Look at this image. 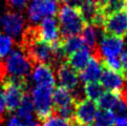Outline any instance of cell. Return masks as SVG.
I'll use <instances>...</instances> for the list:
<instances>
[{
  "instance_id": "5b68a950",
  "label": "cell",
  "mask_w": 127,
  "mask_h": 126,
  "mask_svg": "<svg viewBox=\"0 0 127 126\" xmlns=\"http://www.w3.org/2000/svg\"><path fill=\"white\" fill-rule=\"evenodd\" d=\"M123 47V38L102 34V39L99 43L98 48L94 53H92V57L96 58L100 62H102L104 59H107V58L118 57V55H120L122 53Z\"/></svg>"
},
{
  "instance_id": "8fae6325",
  "label": "cell",
  "mask_w": 127,
  "mask_h": 126,
  "mask_svg": "<svg viewBox=\"0 0 127 126\" xmlns=\"http://www.w3.org/2000/svg\"><path fill=\"white\" fill-rule=\"evenodd\" d=\"M57 79L60 83V86L65 87L70 92L76 91L79 85V74L74 70L67 63H63L55 69Z\"/></svg>"
},
{
  "instance_id": "ba28073f",
  "label": "cell",
  "mask_w": 127,
  "mask_h": 126,
  "mask_svg": "<svg viewBox=\"0 0 127 126\" xmlns=\"http://www.w3.org/2000/svg\"><path fill=\"white\" fill-rule=\"evenodd\" d=\"M97 112L98 106L96 102L88 99H82L76 102L74 122L84 126H92L94 125Z\"/></svg>"
},
{
  "instance_id": "6da1fadb",
  "label": "cell",
  "mask_w": 127,
  "mask_h": 126,
  "mask_svg": "<svg viewBox=\"0 0 127 126\" xmlns=\"http://www.w3.org/2000/svg\"><path fill=\"white\" fill-rule=\"evenodd\" d=\"M58 22L61 38L78 36L87 26L80 8L70 4H62L58 10Z\"/></svg>"
},
{
  "instance_id": "9c48e42d",
  "label": "cell",
  "mask_w": 127,
  "mask_h": 126,
  "mask_svg": "<svg viewBox=\"0 0 127 126\" xmlns=\"http://www.w3.org/2000/svg\"><path fill=\"white\" fill-rule=\"evenodd\" d=\"M24 18L20 13L8 11L0 17V25L10 37H18L24 32Z\"/></svg>"
},
{
  "instance_id": "7c38bea8",
  "label": "cell",
  "mask_w": 127,
  "mask_h": 126,
  "mask_svg": "<svg viewBox=\"0 0 127 126\" xmlns=\"http://www.w3.org/2000/svg\"><path fill=\"white\" fill-rule=\"evenodd\" d=\"M54 70L55 69L48 64H36L32 70V78L36 85L54 88L56 83Z\"/></svg>"
},
{
  "instance_id": "ac0fdd59",
  "label": "cell",
  "mask_w": 127,
  "mask_h": 126,
  "mask_svg": "<svg viewBox=\"0 0 127 126\" xmlns=\"http://www.w3.org/2000/svg\"><path fill=\"white\" fill-rule=\"evenodd\" d=\"M59 44H60L66 58H68L72 53L79 51L80 48L85 46L84 40L80 36H71V37H67V38H61L60 41H59Z\"/></svg>"
},
{
  "instance_id": "5bb4252c",
  "label": "cell",
  "mask_w": 127,
  "mask_h": 126,
  "mask_svg": "<svg viewBox=\"0 0 127 126\" xmlns=\"http://www.w3.org/2000/svg\"><path fill=\"white\" fill-rule=\"evenodd\" d=\"M103 73V66L102 63L98 59L92 57L86 65L85 68L79 74V77L81 81L84 83H92V82H99L101 79V76Z\"/></svg>"
},
{
  "instance_id": "52a82bcc",
  "label": "cell",
  "mask_w": 127,
  "mask_h": 126,
  "mask_svg": "<svg viewBox=\"0 0 127 126\" xmlns=\"http://www.w3.org/2000/svg\"><path fill=\"white\" fill-rule=\"evenodd\" d=\"M103 34L125 38L127 36V12L123 11L104 19L102 25Z\"/></svg>"
},
{
  "instance_id": "4fadbf2b",
  "label": "cell",
  "mask_w": 127,
  "mask_h": 126,
  "mask_svg": "<svg viewBox=\"0 0 127 126\" xmlns=\"http://www.w3.org/2000/svg\"><path fill=\"white\" fill-rule=\"evenodd\" d=\"M124 81L125 79L120 74H117L115 71L103 66V73L101 79H100V83L103 85L104 88H106L110 92L120 93L121 89L125 86Z\"/></svg>"
},
{
  "instance_id": "3957f363",
  "label": "cell",
  "mask_w": 127,
  "mask_h": 126,
  "mask_svg": "<svg viewBox=\"0 0 127 126\" xmlns=\"http://www.w3.org/2000/svg\"><path fill=\"white\" fill-rule=\"evenodd\" d=\"M3 94L7 112L19 108L22 100L28 94V80L7 78L3 81Z\"/></svg>"
},
{
  "instance_id": "f546056e",
  "label": "cell",
  "mask_w": 127,
  "mask_h": 126,
  "mask_svg": "<svg viewBox=\"0 0 127 126\" xmlns=\"http://www.w3.org/2000/svg\"><path fill=\"white\" fill-rule=\"evenodd\" d=\"M60 3L62 4H66V3H68V2H71V0H58Z\"/></svg>"
},
{
  "instance_id": "2e32d148",
  "label": "cell",
  "mask_w": 127,
  "mask_h": 126,
  "mask_svg": "<svg viewBox=\"0 0 127 126\" xmlns=\"http://www.w3.org/2000/svg\"><path fill=\"white\" fill-rule=\"evenodd\" d=\"M90 54H92V52L86 46H84L82 48H80L79 51L72 53L67 58L66 63L74 70H76L77 73H81L86 67V65L88 64L90 58H92L90 57Z\"/></svg>"
},
{
  "instance_id": "9a60e30c",
  "label": "cell",
  "mask_w": 127,
  "mask_h": 126,
  "mask_svg": "<svg viewBox=\"0 0 127 126\" xmlns=\"http://www.w3.org/2000/svg\"><path fill=\"white\" fill-rule=\"evenodd\" d=\"M76 103V100L70 91L66 89L65 87L58 86L55 92L53 93V109L54 114H56L59 110H61L65 107L72 105Z\"/></svg>"
},
{
  "instance_id": "44dd1931",
  "label": "cell",
  "mask_w": 127,
  "mask_h": 126,
  "mask_svg": "<svg viewBox=\"0 0 127 126\" xmlns=\"http://www.w3.org/2000/svg\"><path fill=\"white\" fill-rule=\"evenodd\" d=\"M100 5L104 18H106L110 15L126 11V0H106L105 2L100 3Z\"/></svg>"
},
{
  "instance_id": "7402d4cb",
  "label": "cell",
  "mask_w": 127,
  "mask_h": 126,
  "mask_svg": "<svg viewBox=\"0 0 127 126\" xmlns=\"http://www.w3.org/2000/svg\"><path fill=\"white\" fill-rule=\"evenodd\" d=\"M83 91L88 100H92L94 102H97L102 97V94L105 93L104 92V86L100 82L85 83Z\"/></svg>"
},
{
  "instance_id": "7a4b0ae2",
  "label": "cell",
  "mask_w": 127,
  "mask_h": 126,
  "mask_svg": "<svg viewBox=\"0 0 127 126\" xmlns=\"http://www.w3.org/2000/svg\"><path fill=\"white\" fill-rule=\"evenodd\" d=\"M32 65L22 49L13 51L6 61H0V80L2 82L7 78L28 80Z\"/></svg>"
},
{
  "instance_id": "83f0119b",
  "label": "cell",
  "mask_w": 127,
  "mask_h": 126,
  "mask_svg": "<svg viewBox=\"0 0 127 126\" xmlns=\"http://www.w3.org/2000/svg\"><path fill=\"white\" fill-rule=\"evenodd\" d=\"M7 126H26L18 117H12L7 123Z\"/></svg>"
},
{
  "instance_id": "8992f818",
  "label": "cell",
  "mask_w": 127,
  "mask_h": 126,
  "mask_svg": "<svg viewBox=\"0 0 127 126\" xmlns=\"http://www.w3.org/2000/svg\"><path fill=\"white\" fill-rule=\"evenodd\" d=\"M58 2L49 0H33L28 8V15L30 21L36 25V23L42 21L46 17H54L58 13Z\"/></svg>"
},
{
  "instance_id": "d6986e66",
  "label": "cell",
  "mask_w": 127,
  "mask_h": 126,
  "mask_svg": "<svg viewBox=\"0 0 127 126\" xmlns=\"http://www.w3.org/2000/svg\"><path fill=\"white\" fill-rule=\"evenodd\" d=\"M101 29H98L94 25H87L82 32V36L85 46L87 47L92 53H94L98 48V31Z\"/></svg>"
},
{
  "instance_id": "e0dca14e",
  "label": "cell",
  "mask_w": 127,
  "mask_h": 126,
  "mask_svg": "<svg viewBox=\"0 0 127 126\" xmlns=\"http://www.w3.org/2000/svg\"><path fill=\"white\" fill-rule=\"evenodd\" d=\"M34 109H35V106L33 103V99L31 98L29 94H26L25 97L23 98V100H22L21 105L18 108L17 117L26 126H35L37 124V122L34 120V117H33Z\"/></svg>"
},
{
  "instance_id": "836d02e7",
  "label": "cell",
  "mask_w": 127,
  "mask_h": 126,
  "mask_svg": "<svg viewBox=\"0 0 127 126\" xmlns=\"http://www.w3.org/2000/svg\"><path fill=\"white\" fill-rule=\"evenodd\" d=\"M125 10H126V12H127V0H126V8H125Z\"/></svg>"
},
{
  "instance_id": "30bf717a",
  "label": "cell",
  "mask_w": 127,
  "mask_h": 126,
  "mask_svg": "<svg viewBox=\"0 0 127 126\" xmlns=\"http://www.w3.org/2000/svg\"><path fill=\"white\" fill-rule=\"evenodd\" d=\"M40 39L52 45L57 44L61 39L59 22L54 17H46L38 25Z\"/></svg>"
},
{
  "instance_id": "277c9868",
  "label": "cell",
  "mask_w": 127,
  "mask_h": 126,
  "mask_svg": "<svg viewBox=\"0 0 127 126\" xmlns=\"http://www.w3.org/2000/svg\"><path fill=\"white\" fill-rule=\"evenodd\" d=\"M53 88L36 85L32 91V99L40 123H43L54 115L53 109Z\"/></svg>"
},
{
  "instance_id": "484cf974",
  "label": "cell",
  "mask_w": 127,
  "mask_h": 126,
  "mask_svg": "<svg viewBox=\"0 0 127 126\" xmlns=\"http://www.w3.org/2000/svg\"><path fill=\"white\" fill-rule=\"evenodd\" d=\"M7 3L11 7L21 11L26 6L28 0H7Z\"/></svg>"
},
{
  "instance_id": "f1b7e54d",
  "label": "cell",
  "mask_w": 127,
  "mask_h": 126,
  "mask_svg": "<svg viewBox=\"0 0 127 126\" xmlns=\"http://www.w3.org/2000/svg\"><path fill=\"white\" fill-rule=\"evenodd\" d=\"M113 126H127V117H120V118H117Z\"/></svg>"
},
{
  "instance_id": "d6a6232c",
  "label": "cell",
  "mask_w": 127,
  "mask_h": 126,
  "mask_svg": "<svg viewBox=\"0 0 127 126\" xmlns=\"http://www.w3.org/2000/svg\"><path fill=\"white\" fill-rule=\"evenodd\" d=\"M97 1H99L100 3H103V2H105V1H106V0H97Z\"/></svg>"
},
{
  "instance_id": "603a6c76",
  "label": "cell",
  "mask_w": 127,
  "mask_h": 126,
  "mask_svg": "<svg viewBox=\"0 0 127 126\" xmlns=\"http://www.w3.org/2000/svg\"><path fill=\"white\" fill-rule=\"evenodd\" d=\"M116 115L111 110H98L93 126H113Z\"/></svg>"
},
{
  "instance_id": "4316f807",
  "label": "cell",
  "mask_w": 127,
  "mask_h": 126,
  "mask_svg": "<svg viewBox=\"0 0 127 126\" xmlns=\"http://www.w3.org/2000/svg\"><path fill=\"white\" fill-rule=\"evenodd\" d=\"M120 61L122 64V68H123V78L125 81H127V49L121 53Z\"/></svg>"
},
{
  "instance_id": "1f68e13d",
  "label": "cell",
  "mask_w": 127,
  "mask_h": 126,
  "mask_svg": "<svg viewBox=\"0 0 127 126\" xmlns=\"http://www.w3.org/2000/svg\"><path fill=\"white\" fill-rule=\"evenodd\" d=\"M71 126H84V125H81V124H79V123L72 122V123H71Z\"/></svg>"
},
{
  "instance_id": "d4e9b609",
  "label": "cell",
  "mask_w": 127,
  "mask_h": 126,
  "mask_svg": "<svg viewBox=\"0 0 127 126\" xmlns=\"http://www.w3.org/2000/svg\"><path fill=\"white\" fill-rule=\"evenodd\" d=\"M101 63H102V65L104 67H106V68L115 71V73H117V74H120L122 77H123V68H122L121 61H120V59H118L117 57L104 59Z\"/></svg>"
},
{
  "instance_id": "ffe728a7",
  "label": "cell",
  "mask_w": 127,
  "mask_h": 126,
  "mask_svg": "<svg viewBox=\"0 0 127 126\" xmlns=\"http://www.w3.org/2000/svg\"><path fill=\"white\" fill-rule=\"evenodd\" d=\"M119 101H120L119 93L107 91L102 94V97L96 103L100 110H112L113 107L117 105V103Z\"/></svg>"
},
{
  "instance_id": "cb8c5ba5",
  "label": "cell",
  "mask_w": 127,
  "mask_h": 126,
  "mask_svg": "<svg viewBox=\"0 0 127 126\" xmlns=\"http://www.w3.org/2000/svg\"><path fill=\"white\" fill-rule=\"evenodd\" d=\"M14 40L7 35L0 34V59H3L12 53Z\"/></svg>"
},
{
  "instance_id": "4dcf8cb0",
  "label": "cell",
  "mask_w": 127,
  "mask_h": 126,
  "mask_svg": "<svg viewBox=\"0 0 127 126\" xmlns=\"http://www.w3.org/2000/svg\"><path fill=\"white\" fill-rule=\"evenodd\" d=\"M2 88H3V83H2V81L0 80V96L1 94H3V92H2Z\"/></svg>"
}]
</instances>
